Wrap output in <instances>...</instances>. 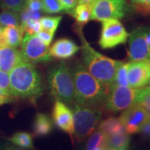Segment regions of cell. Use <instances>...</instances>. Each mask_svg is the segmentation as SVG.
<instances>
[{
    "label": "cell",
    "instance_id": "484cf974",
    "mask_svg": "<svg viewBox=\"0 0 150 150\" xmlns=\"http://www.w3.org/2000/svg\"><path fill=\"white\" fill-rule=\"evenodd\" d=\"M42 11L46 13H58L64 11L63 6L59 0H42Z\"/></svg>",
    "mask_w": 150,
    "mask_h": 150
},
{
    "label": "cell",
    "instance_id": "277c9868",
    "mask_svg": "<svg viewBox=\"0 0 150 150\" xmlns=\"http://www.w3.org/2000/svg\"><path fill=\"white\" fill-rule=\"evenodd\" d=\"M50 94L56 100L66 104L74 101V84L71 70L65 63L52 67L47 76Z\"/></svg>",
    "mask_w": 150,
    "mask_h": 150
},
{
    "label": "cell",
    "instance_id": "d590c367",
    "mask_svg": "<svg viewBox=\"0 0 150 150\" xmlns=\"http://www.w3.org/2000/svg\"><path fill=\"white\" fill-rule=\"evenodd\" d=\"M96 1L97 0H78V4H83L93 6Z\"/></svg>",
    "mask_w": 150,
    "mask_h": 150
},
{
    "label": "cell",
    "instance_id": "9c48e42d",
    "mask_svg": "<svg viewBox=\"0 0 150 150\" xmlns=\"http://www.w3.org/2000/svg\"><path fill=\"white\" fill-rule=\"evenodd\" d=\"M128 4L125 0H97L93 6L91 20L104 21L122 19L127 13Z\"/></svg>",
    "mask_w": 150,
    "mask_h": 150
},
{
    "label": "cell",
    "instance_id": "836d02e7",
    "mask_svg": "<svg viewBox=\"0 0 150 150\" xmlns=\"http://www.w3.org/2000/svg\"><path fill=\"white\" fill-rule=\"evenodd\" d=\"M140 131L145 136H150V120L142 127Z\"/></svg>",
    "mask_w": 150,
    "mask_h": 150
},
{
    "label": "cell",
    "instance_id": "cb8c5ba5",
    "mask_svg": "<svg viewBox=\"0 0 150 150\" xmlns=\"http://www.w3.org/2000/svg\"><path fill=\"white\" fill-rule=\"evenodd\" d=\"M129 63H122L116 70L115 77L111 86H129L127 79V70Z\"/></svg>",
    "mask_w": 150,
    "mask_h": 150
},
{
    "label": "cell",
    "instance_id": "f35d334b",
    "mask_svg": "<svg viewBox=\"0 0 150 150\" xmlns=\"http://www.w3.org/2000/svg\"><path fill=\"white\" fill-rule=\"evenodd\" d=\"M148 84H149V85H148V87H149V88L150 89V81H149V83H148Z\"/></svg>",
    "mask_w": 150,
    "mask_h": 150
},
{
    "label": "cell",
    "instance_id": "7a4b0ae2",
    "mask_svg": "<svg viewBox=\"0 0 150 150\" xmlns=\"http://www.w3.org/2000/svg\"><path fill=\"white\" fill-rule=\"evenodd\" d=\"M81 42L82 59L84 66L95 78L109 89L113 82L116 70L122 61L114 60L99 53L90 45L82 32V27H76Z\"/></svg>",
    "mask_w": 150,
    "mask_h": 150
},
{
    "label": "cell",
    "instance_id": "44dd1931",
    "mask_svg": "<svg viewBox=\"0 0 150 150\" xmlns=\"http://www.w3.org/2000/svg\"><path fill=\"white\" fill-rule=\"evenodd\" d=\"M129 137L127 133L108 136V149L125 150L129 147Z\"/></svg>",
    "mask_w": 150,
    "mask_h": 150
},
{
    "label": "cell",
    "instance_id": "ffe728a7",
    "mask_svg": "<svg viewBox=\"0 0 150 150\" xmlns=\"http://www.w3.org/2000/svg\"><path fill=\"white\" fill-rule=\"evenodd\" d=\"M86 149L89 150L108 149V136L99 129L95 131L90 137L86 145Z\"/></svg>",
    "mask_w": 150,
    "mask_h": 150
},
{
    "label": "cell",
    "instance_id": "d4e9b609",
    "mask_svg": "<svg viewBox=\"0 0 150 150\" xmlns=\"http://www.w3.org/2000/svg\"><path fill=\"white\" fill-rule=\"evenodd\" d=\"M61 16L42 17L39 19L42 29L55 33L56 29L61 21Z\"/></svg>",
    "mask_w": 150,
    "mask_h": 150
},
{
    "label": "cell",
    "instance_id": "9a60e30c",
    "mask_svg": "<svg viewBox=\"0 0 150 150\" xmlns=\"http://www.w3.org/2000/svg\"><path fill=\"white\" fill-rule=\"evenodd\" d=\"M24 60L21 52L17 48L10 46L0 47V70L9 73Z\"/></svg>",
    "mask_w": 150,
    "mask_h": 150
},
{
    "label": "cell",
    "instance_id": "5b68a950",
    "mask_svg": "<svg viewBox=\"0 0 150 150\" xmlns=\"http://www.w3.org/2000/svg\"><path fill=\"white\" fill-rule=\"evenodd\" d=\"M74 136L79 142L91 135L100 120L102 112L98 108L75 103L72 109Z\"/></svg>",
    "mask_w": 150,
    "mask_h": 150
},
{
    "label": "cell",
    "instance_id": "e575fe53",
    "mask_svg": "<svg viewBox=\"0 0 150 150\" xmlns=\"http://www.w3.org/2000/svg\"><path fill=\"white\" fill-rule=\"evenodd\" d=\"M5 46H8V44H7L5 35H4L3 32H1L0 33V47H2Z\"/></svg>",
    "mask_w": 150,
    "mask_h": 150
},
{
    "label": "cell",
    "instance_id": "74e56055",
    "mask_svg": "<svg viewBox=\"0 0 150 150\" xmlns=\"http://www.w3.org/2000/svg\"><path fill=\"white\" fill-rule=\"evenodd\" d=\"M2 30H3V27L0 24V33L2 32Z\"/></svg>",
    "mask_w": 150,
    "mask_h": 150
},
{
    "label": "cell",
    "instance_id": "d6a6232c",
    "mask_svg": "<svg viewBox=\"0 0 150 150\" xmlns=\"http://www.w3.org/2000/svg\"><path fill=\"white\" fill-rule=\"evenodd\" d=\"M138 103L145 110L150 119V93L146 94L145 95L142 96L138 101Z\"/></svg>",
    "mask_w": 150,
    "mask_h": 150
},
{
    "label": "cell",
    "instance_id": "ac0fdd59",
    "mask_svg": "<svg viewBox=\"0 0 150 150\" xmlns=\"http://www.w3.org/2000/svg\"><path fill=\"white\" fill-rule=\"evenodd\" d=\"M92 8L93 6L83 4H77L74 7L70 15L75 19L78 27L83 28V26L91 20Z\"/></svg>",
    "mask_w": 150,
    "mask_h": 150
},
{
    "label": "cell",
    "instance_id": "603a6c76",
    "mask_svg": "<svg viewBox=\"0 0 150 150\" xmlns=\"http://www.w3.org/2000/svg\"><path fill=\"white\" fill-rule=\"evenodd\" d=\"M14 145L25 149H32L33 147V139L31 134L26 132H17L9 138Z\"/></svg>",
    "mask_w": 150,
    "mask_h": 150
},
{
    "label": "cell",
    "instance_id": "5bb4252c",
    "mask_svg": "<svg viewBox=\"0 0 150 150\" xmlns=\"http://www.w3.org/2000/svg\"><path fill=\"white\" fill-rule=\"evenodd\" d=\"M80 49L79 46L70 39L61 38L52 45L49 52L52 58L67 59L75 55Z\"/></svg>",
    "mask_w": 150,
    "mask_h": 150
},
{
    "label": "cell",
    "instance_id": "8fae6325",
    "mask_svg": "<svg viewBox=\"0 0 150 150\" xmlns=\"http://www.w3.org/2000/svg\"><path fill=\"white\" fill-rule=\"evenodd\" d=\"M119 119L128 134L140 132L142 127L150 120L145 110L139 103H136L124 110Z\"/></svg>",
    "mask_w": 150,
    "mask_h": 150
},
{
    "label": "cell",
    "instance_id": "2e32d148",
    "mask_svg": "<svg viewBox=\"0 0 150 150\" xmlns=\"http://www.w3.org/2000/svg\"><path fill=\"white\" fill-rule=\"evenodd\" d=\"M52 122L46 114L38 112L33 123V134L35 136H47L52 130Z\"/></svg>",
    "mask_w": 150,
    "mask_h": 150
},
{
    "label": "cell",
    "instance_id": "4fadbf2b",
    "mask_svg": "<svg viewBox=\"0 0 150 150\" xmlns=\"http://www.w3.org/2000/svg\"><path fill=\"white\" fill-rule=\"evenodd\" d=\"M52 117L56 126L72 137L74 134L72 111L67 107L66 104L56 100L52 111Z\"/></svg>",
    "mask_w": 150,
    "mask_h": 150
},
{
    "label": "cell",
    "instance_id": "8992f818",
    "mask_svg": "<svg viewBox=\"0 0 150 150\" xmlns=\"http://www.w3.org/2000/svg\"><path fill=\"white\" fill-rule=\"evenodd\" d=\"M140 88H133L129 86H111L106 98L107 110L117 112L138 103Z\"/></svg>",
    "mask_w": 150,
    "mask_h": 150
},
{
    "label": "cell",
    "instance_id": "7c38bea8",
    "mask_svg": "<svg viewBox=\"0 0 150 150\" xmlns=\"http://www.w3.org/2000/svg\"><path fill=\"white\" fill-rule=\"evenodd\" d=\"M129 87L140 88L145 87L150 81V59L131 61L127 70Z\"/></svg>",
    "mask_w": 150,
    "mask_h": 150
},
{
    "label": "cell",
    "instance_id": "3957f363",
    "mask_svg": "<svg viewBox=\"0 0 150 150\" xmlns=\"http://www.w3.org/2000/svg\"><path fill=\"white\" fill-rule=\"evenodd\" d=\"M8 74L11 93L13 97L34 99L42 94L41 76L30 62H20Z\"/></svg>",
    "mask_w": 150,
    "mask_h": 150
},
{
    "label": "cell",
    "instance_id": "f1b7e54d",
    "mask_svg": "<svg viewBox=\"0 0 150 150\" xmlns=\"http://www.w3.org/2000/svg\"><path fill=\"white\" fill-rule=\"evenodd\" d=\"M0 89L11 93L9 74L1 70H0Z\"/></svg>",
    "mask_w": 150,
    "mask_h": 150
},
{
    "label": "cell",
    "instance_id": "4316f807",
    "mask_svg": "<svg viewBox=\"0 0 150 150\" xmlns=\"http://www.w3.org/2000/svg\"><path fill=\"white\" fill-rule=\"evenodd\" d=\"M131 6L137 13L150 16V0H131Z\"/></svg>",
    "mask_w": 150,
    "mask_h": 150
},
{
    "label": "cell",
    "instance_id": "83f0119b",
    "mask_svg": "<svg viewBox=\"0 0 150 150\" xmlns=\"http://www.w3.org/2000/svg\"><path fill=\"white\" fill-rule=\"evenodd\" d=\"M0 6L4 10L20 12L24 8V0H0Z\"/></svg>",
    "mask_w": 150,
    "mask_h": 150
},
{
    "label": "cell",
    "instance_id": "d6986e66",
    "mask_svg": "<svg viewBox=\"0 0 150 150\" xmlns=\"http://www.w3.org/2000/svg\"><path fill=\"white\" fill-rule=\"evenodd\" d=\"M99 129L104 132L107 136L127 133L120 119L112 117H108L100 122Z\"/></svg>",
    "mask_w": 150,
    "mask_h": 150
},
{
    "label": "cell",
    "instance_id": "6da1fadb",
    "mask_svg": "<svg viewBox=\"0 0 150 150\" xmlns=\"http://www.w3.org/2000/svg\"><path fill=\"white\" fill-rule=\"evenodd\" d=\"M76 104L98 108L106 103V88L90 73L84 65L76 63L71 69Z\"/></svg>",
    "mask_w": 150,
    "mask_h": 150
},
{
    "label": "cell",
    "instance_id": "4dcf8cb0",
    "mask_svg": "<svg viewBox=\"0 0 150 150\" xmlns=\"http://www.w3.org/2000/svg\"><path fill=\"white\" fill-rule=\"evenodd\" d=\"M63 6L64 11L68 14L72 13L74 7L78 4V0H59Z\"/></svg>",
    "mask_w": 150,
    "mask_h": 150
},
{
    "label": "cell",
    "instance_id": "e0dca14e",
    "mask_svg": "<svg viewBox=\"0 0 150 150\" xmlns=\"http://www.w3.org/2000/svg\"><path fill=\"white\" fill-rule=\"evenodd\" d=\"M2 32L6 39L8 46L17 48L21 45L24 30L21 25L18 27H4Z\"/></svg>",
    "mask_w": 150,
    "mask_h": 150
},
{
    "label": "cell",
    "instance_id": "f546056e",
    "mask_svg": "<svg viewBox=\"0 0 150 150\" xmlns=\"http://www.w3.org/2000/svg\"><path fill=\"white\" fill-rule=\"evenodd\" d=\"M37 35L40 38L46 45L49 47L51 44L52 40H53L54 33L51 32V31H47L45 29H42L37 33Z\"/></svg>",
    "mask_w": 150,
    "mask_h": 150
},
{
    "label": "cell",
    "instance_id": "1f68e13d",
    "mask_svg": "<svg viewBox=\"0 0 150 150\" xmlns=\"http://www.w3.org/2000/svg\"><path fill=\"white\" fill-rule=\"evenodd\" d=\"M24 8H27L33 12H40L42 8V0H31L24 6Z\"/></svg>",
    "mask_w": 150,
    "mask_h": 150
},
{
    "label": "cell",
    "instance_id": "30bf717a",
    "mask_svg": "<svg viewBox=\"0 0 150 150\" xmlns=\"http://www.w3.org/2000/svg\"><path fill=\"white\" fill-rule=\"evenodd\" d=\"M129 57L131 61L150 59V29L139 27L129 34Z\"/></svg>",
    "mask_w": 150,
    "mask_h": 150
},
{
    "label": "cell",
    "instance_id": "8d00e7d4",
    "mask_svg": "<svg viewBox=\"0 0 150 150\" xmlns=\"http://www.w3.org/2000/svg\"><path fill=\"white\" fill-rule=\"evenodd\" d=\"M30 1H31V0H24V6H25Z\"/></svg>",
    "mask_w": 150,
    "mask_h": 150
},
{
    "label": "cell",
    "instance_id": "52a82bcc",
    "mask_svg": "<svg viewBox=\"0 0 150 150\" xmlns=\"http://www.w3.org/2000/svg\"><path fill=\"white\" fill-rule=\"evenodd\" d=\"M20 52L24 60L31 63H46L52 59L49 52V47L37 34L26 33L22 39Z\"/></svg>",
    "mask_w": 150,
    "mask_h": 150
},
{
    "label": "cell",
    "instance_id": "ba28073f",
    "mask_svg": "<svg viewBox=\"0 0 150 150\" xmlns=\"http://www.w3.org/2000/svg\"><path fill=\"white\" fill-rule=\"evenodd\" d=\"M102 22L99 44L104 50L112 49L127 42L129 33L117 19H110Z\"/></svg>",
    "mask_w": 150,
    "mask_h": 150
},
{
    "label": "cell",
    "instance_id": "7402d4cb",
    "mask_svg": "<svg viewBox=\"0 0 150 150\" xmlns=\"http://www.w3.org/2000/svg\"><path fill=\"white\" fill-rule=\"evenodd\" d=\"M0 24L2 27H18L20 25V17L16 11L4 10L0 14Z\"/></svg>",
    "mask_w": 150,
    "mask_h": 150
}]
</instances>
